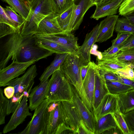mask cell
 Segmentation results:
<instances>
[{"label": "cell", "instance_id": "cell-25", "mask_svg": "<svg viewBox=\"0 0 134 134\" xmlns=\"http://www.w3.org/2000/svg\"><path fill=\"white\" fill-rule=\"evenodd\" d=\"M117 126L112 114L109 113L96 121L94 134H102L105 131Z\"/></svg>", "mask_w": 134, "mask_h": 134}, {"label": "cell", "instance_id": "cell-4", "mask_svg": "<svg viewBox=\"0 0 134 134\" xmlns=\"http://www.w3.org/2000/svg\"><path fill=\"white\" fill-rule=\"evenodd\" d=\"M71 85L60 67L52 75L46 98L51 102L63 101L72 102Z\"/></svg>", "mask_w": 134, "mask_h": 134}, {"label": "cell", "instance_id": "cell-14", "mask_svg": "<svg viewBox=\"0 0 134 134\" xmlns=\"http://www.w3.org/2000/svg\"><path fill=\"white\" fill-rule=\"evenodd\" d=\"M99 27V24H97L86 35L83 44L80 46L77 55L82 65H87L91 61V51L93 45L96 42Z\"/></svg>", "mask_w": 134, "mask_h": 134}, {"label": "cell", "instance_id": "cell-54", "mask_svg": "<svg viewBox=\"0 0 134 134\" xmlns=\"http://www.w3.org/2000/svg\"><path fill=\"white\" fill-rule=\"evenodd\" d=\"M28 5L30 4L34 0H22Z\"/></svg>", "mask_w": 134, "mask_h": 134}, {"label": "cell", "instance_id": "cell-10", "mask_svg": "<svg viewBox=\"0 0 134 134\" xmlns=\"http://www.w3.org/2000/svg\"><path fill=\"white\" fill-rule=\"evenodd\" d=\"M28 98L26 96H23L21 102L13 113L8 122L4 127L3 131V133L14 130L22 123L27 116L32 115L29 111L27 103Z\"/></svg>", "mask_w": 134, "mask_h": 134}, {"label": "cell", "instance_id": "cell-43", "mask_svg": "<svg viewBox=\"0 0 134 134\" xmlns=\"http://www.w3.org/2000/svg\"><path fill=\"white\" fill-rule=\"evenodd\" d=\"M120 51V48L118 47H110L102 53L101 59H105L115 56Z\"/></svg>", "mask_w": 134, "mask_h": 134}, {"label": "cell", "instance_id": "cell-42", "mask_svg": "<svg viewBox=\"0 0 134 134\" xmlns=\"http://www.w3.org/2000/svg\"><path fill=\"white\" fill-rule=\"evenodd\" d=\"M118 76L132 80L134 78L133 69L128 67L126 68L117 71L115 73Z\"/></svg>", "mask_w": 134, "mask_h": 134}, {"label": "cell", "instance_id": "cell-52", "mask_svg": "<svg viewBox=\"0 0 134 134\" xmlns=\"http://www.w3.org/2000/svg\"><path fill=\"white\" fill-rule=\"evenodd\" d=\"M94 5L97 6L98 5L102 0H91Z\"/></svg>", "mask_w": 134, "mask_h": 134}, {"label": "cell", "instance_id": "cell-16", "mask_svg": "<svg viewBox=\"0 0 134 134\" xmlns=\"http://www.w3.org/2000/svg\"><path fill=\"white\" fill-rule=\"evenodd\" d=\"M118 110L117 94L109 93L104 97L97 107L94 109L93 114L97 121L103 116L113 113Z\"/></svg>", "mask_w": 134, "mask_h": 134}, {"label": "cell", "instance_id": "cell-37", "mask_svg": "<svg viewBox=\"0 0 134 134\" xmlns=\"http://www.w3.org/2000/svg\"><path fill=\"white\" fill-rule=\"evenodd\" d=\"M132 34L127 32L118 33L116 37L112 41L111 47H118L120 48L125 44Z\"/></svg>", "mask_w": 134, "mask_h": 134}, {"label": "cell", "instance_id": "cell-24", "mask_svg": "<svg viewBox=\"0 0 134 134\" xmlns=\"http://www.w3.org/2000/svg\"><path fill=\"white\" fill-rule=\"evenodd\" d=\"M36 43L39 47L47 50L53 53H70L66 48L57 43L38 37L35 35Z\"/></svg>", "mask_w": 134, "mask_h": 134}, {"label": "cell", "instance_id": "cell-46", "mask_svg": "<svg viewBox=\"0 0 134 134\" xmlns=\"http://www.w3.org/2000/svg\"><path fill=\"white\" fill-rule=\"evenodd\" d=\"M134 47V33L132 34L125 44L120 48V50Z\"/></svg>", "mask_w": 134, "mask_h": 134}, {"label": "cell", "instance_id": "cell-32", "mask_svg": "<svg viewBox=\"0 0 134 134\" xmlns=\"http://www.w3.org/2000/svg\"><path fill=\"white\" fill-rule=\"evenodd\" d=\"M74 0H51L54 12L62 13L73 4Z\"/></svg>", "mask_w": 134, "mask_h": 134}, {"label": "cell", "instance_id": "cell-18", "mask_svg": "<svg viewBox=\"0 0 134 134\" xmlns=\"http://www.w3.org/2000/svg\"><path fill=\"white\" fill-rule=\"evenodd\" d=\"M63 31L58 21L57 13L53 12L40 22L35 34H52Z\"/></svg>", "mask_w": 134, "mask_h": 134}, {"label": "cell", "instance_id": "cell-49", "mask_svg": "<svg viewBox=\"0 0 134 134\" xmlns=\"http://www.w3.org/2000/svg\"><path fill=\"white\" fill-rule=\"evenodd\" d=\"M90 62L87 65L81 66V74L82 83L88 71L90 65Z\"/></svg>", "mask_w": 134, "mask_h": 134}, {"label": "cell", "instance_id": "cell-13", "mask_svg": "<svg viewBox=\"0 0 134 134\" xmlns=\"http://www.w3.org/2000/svg\"><path fill=\"white\" fill-rule=\"evenodd\" d=\"M65 124L73 134H76L78 129L81 117L72 102L60 101Z\"/></svg>", "mask_w": 134, "mask_h": 134}, {"label": "cell", "instance_id": "cell-39", "mask_svg": "<svg viewBox=\"0 0 134 134\" xmlns=\"http://www.w3.org/2000/svg\"><path fill=\"white\" fill-rule=\"evenodd\" d=\"M23 95L19 97H17L14 95L11 98L8 99L7 115L13 113L21 102Z\"/></svg>", "mask_w": 134, "mask_h": 134}, {"label": "cell", "instance_id": "cell-29", "mask_svg": "<svg viewBox=\"0 0 134 134\" xmlns=\"http://www.w3.org/2000/svg\"><path fill=\"white\" fill-rule=\"evenodd\" d=\"M105 82L109 93L114 94L117 95L133 89L119 81L107 80Z\"/></svg>", "mask_w": 134, "mask_h": 134}, {"label": "cell", "instance_id": "cell-5", "mask_svg": "<svg viewBox=\"0 0 134 134\" xmlns=\"http://www.w3.org/2000/svg\"><path fill=\"white\" fill-rule=\"evenodd\" d=\"M67 131H71L65 124L60 101L51 103L45 112L42 134H63Z\"/></svg>", "mask_w": 134, "mask_h": 134}, {"label": "cell", "instance_id": "cell-30", "mask_svg": "<svg viewBox=\"0 0 134 134\" xmlns=\"http://www.w3.org/2000/svg\"><path fill=\"white\" fill-rule=\"evenodd\" d=\"M114 30L117 33L127 32L134 33V26L124 16L119 18L116 21Z\"/></svg>", "mask_w": 134, "mask_h": 134}, {"label": "cell", "instance_id": "cell-23", "mask_svg": "<svg viewBox=\"0 0 134 134\" xmlns=\"http://www.w3.org/2000/svg\"><path fill=\"white\" fill-rule=\"evenodd\" d=\"M115 57L105 59H100L97 57L96 60L98 66L106 71L115 73L116 71L125 69L128 67L119 62Z\"/></svg>", "mask_w": 134, "mask_h": 134}, {"label": "cell", "instance_id": "cell-40", "mask_svg": "<svg viewBox=\"0 0 134 134\" xmlns=\"http://www.w3.org/2000/svg\"><path fill=\"white\" fill-rule=\"evenodd\" d=\"M122 115L130 134H134V109Z\"/></svg>", "mask_w": 134, "mask_h": 134}, {"label": "cell", "instance_id": "cell-1", "mask_svg": "<svg viewBox=\"0 0 134 134\" xmlns=\"http://www.w3.org/2000/svg\"><path fill=\"white\" fill-rule=\"evenodd\" d=\"M0 50V70L4 68L9 61L25 62H36L52 55L53 53L38 47L35 34L23 36L20 32L9 35Z\"/></svg>", "mask_w": 134, "mask_h": 134}, {"label": "cell", "instance_id": "cell-9", "mask_svg": "<svg viewBox=\"0 0 134 134\" xmlns=\"http://www.w3.org/2000/svg\"><path fill=\"white\" fill-rule=\"evenodd\" d=\"M46 98L41 104L35 110L31 120L25 129L18 133L19 134H42L44 115L46 110L51 103Z\"/></svg>", "mask_w": 134, "mask_h": 134}, {"label": "cell", "instance_id": "cell-36", "mask_svg": "<svg viewBox=\"0 0 134 134\" xmlns=\"http://www.w3.org/2000/svg\"><path fill=\"white\" fill-rule=\"evenodd\" d=\"M134 10V0H124L118 9L119 14L125 16Z\"/></svg>", "mask_w": 134, "mask_h": 134}, {"label": "cell", "instance_id": "cell-34", "mask_svg": "<svg viewBox=\"0 0 134 134\" xmlns=\"http://www.w3.org/2000/svg\"><path fill=\"white\" fill-rule=\"evenodd\" d=\"M8 99L4 96L2 89H0V125L5 123V118L7 115Z\"/></svg>", "mask_w": 134, "mask_h": 134}, {"label": "cell", "instance_id": "cell-20", "mask_svg": "<svg viewBox=\"0 0 134 134\" xmlns=\"http://www.w3.org/2000/svg\"><path fill=\"white\" fill-rule=\"evenodd\" d=\"M124 0H115L107 3L96 6L95 12L91 18L98 20L100 18L115 15L117 14Z\"/></svg>", "mask_w": 134, "mask_h": 134}, {"label": "cell", "instance_id": "cell-50", "mask_svg": "<svg viewBox=\"0 0 134 134\" xmlns=\"http://www.w3.org/2000/svg\"><path fill=\"white\" fill-rule=\"evenodd\" d=\"M103 133L123 134L121 131L118 126L115 127L113 128L105 131L102 133V134Z\"/></svg>", "mask_w": 134, "mask_h": 134}, {"label": "cell", "instance_id": "cell-38", "mask_svg": "<svg viewBox=\"0 0 134 134\" xmlns=\"http://www.w3.org/2000/svg\"><path fill=\"white\" fill-rule=\"evenodd\" d=\"M0 23L5 24L12 28L16 33L21 32L15 23L9 17L5 11L4 8L0 6Z\"/></svg>", "mask_w": 134, "mask_h": 134}, {"label": "cell", "instance_id": "cell-51", "mask_svg": "<svg viewBox=\"0 0 134 134\" xmlns=\"http://www.w3.org/2000/svg\"><path fill=\"white\" fill-rule=\"evenodd\" d=\"M124 16L127 18L134 26V10Z\"/></svg>", "mask_w": 134, "mask_h": 134}, {"label": "cell", "instance_id": "cell-15", "mask_svg": "<svg viewBox=\"0 0 134 134\" xmlns=\"http://www.w3.org/2000/svg\"><path fill=\"white\" fill-rule=\"evenodd\" d=\"M89 67L82 83L86 96L90 111L93 113L94 92L95 83V68L96 64L94 62H90Z\"/></svg>", "mask_w": 134, "mask_h": 134}, {"label": "cell", "instance_id": "cell-7", "mask_svg": "<svg viewBox=\"0 0 134 134\" xmlns=\"http://www.w3.org/2000/svg\"><path fill=\"white\" fill-rule=\"evenodd\" d=\"M39 37L55 42L67 49L71 54L77 55L80 46L77 37L71 32L63 31L52 34H35Z\"/></svg>", "mask_w": 134, "mask_h": 134}, {"label": "cell", "instance_id": "cell-41", "mask_svg": "<svg viewBox=\"0 0 134 134\" xmlns=\"http://www.w3.org/2000/svg\"><path fill=\"white\" fill-rule=\"evenodd\" d=\"M97 68L100 76L105 81H119V76L115 73L101 69L99 68L97 65Z\"/></svg>", "mask_w": 134, "mask_h": 134}, {"label": "cell", "instance_id": "cell-22", "mask_svg": "<svg viewBox=\"0 0 134 134\" xmlns=\"http://www.w3.org/2000/svg\"><path fill=\"white\" fill-rule=\"evenodd\" d=\"M118 109L122 114L134 109V89L117 94Z\"/></svg>", "mask_w": 134, "mask_h": 134}, {"label": "cell", "instance_id": "cell-2", "mask_svg": "<svg viewBox=\"0 0 134 134\" xmlns=\"http://www.w3.org/2000/svg\"><path fill=\"white\" fill-rule=\"evenodd\" d=\"M28 6L30 11L20 32L23 36L35 34L40 22L54 12L51 0H34Z\"/></svg>", "mask_w": 134, "mask_h": 134}, {"label": "cell", "instance_id": "cell-33", "mask_svg": "<svg viewBox=\"0 0 134 134\" xmlns=\"http://www.w3.org/2000/svg\"><path fill=\"white\" fill-rule=\"evenodd\" d=\"M9 17L15 23L18 27L20 29L22 28L25 19L16 12L10 7L7 6L4 8Z\"/></svg>", "mask_w": 134, "mask_h": 134}, {"label": "cell", "instance_id": "cell-44", "mask_svg": "<svg viewBox=\"0 0 134 134\" xmlns=\"http://www.w3.org/2000/svg\"><path fill=\"white\" fill-rule=\"evenodd\" d=\"M17 33L16 31L9 25L3 23H0V37Z\"/></svg>", "mask_w": 134, "mask_h": 134}, {"label": "cell", "instance_id": "cell-27", "mask_svg": "<svg viewBox=\"0 0 134 134\" xmlns=\"http://www.w3.org/2000/svg\"><path fill=\"white\" fill-rule=\"evenodd\" d=\"M115 58L120 63L134 69V47L120 50Z\"/></svg>", "mask_w": 134, "mask_h": 134}, {"label": "cell", "instance_id": "cell-8", "mask_svg": "<svg viewBox=\"0 0 134 134\" xmlns=\"http://www.w3.org/2000/svg\"><path fill=\"white\" fill-rule=\"evenodd\" d=\"M34 60L25 62L14 60L8 66L0 70V86L4 87L10 81L24 73L27 69L35 63Z\"/></svg>", "mask_w": 134, "mask_h": 134}, {"label": "cell", "instance_id": "cell-45", "mask_svg": "<svg viewBox=\"0 0 134 134\" xmlns=\"http://www.w3.org/2000/svg\"><path fill=\"white\" fill-rule=\"evenodd\" d=\"M76 134H94L87 127L82 120L80 121Z\"/></svg>", "mask_w": 134, "mask_h": 134}, {"label": "cell", "instance_id": "cell-55", "mask_svg": "<svg viewBox=\"0 0 134 134\" xmlns=\"http://www.w3.org/2000/svg\"><path fill=\"white\" fill-rule=\"evenodd\" d=\"M132 80H133L134 81V78H133V79Z\"/></svg>", "mask_w": 134, "mask_h": 134}, {"label": "cell", "instance_id": "cell-26", "mask_svg": "<svg viewBox=\"0 0 134 134\" xmlns=\"http://www.w3.org/2000/svg\"><path fill=\"white\" fill-rule=\"evenodd\" d=\"M68 53L56 54L53 61L45 69L40 77V81L48 79L49 77L57 70L60 67Z\"/></svg>", "mask_w": 134, "mask_h": 134}, {"label": "cell", "instance_id": "cell-35", "mask_svg": "<svg viewBox=\"0 0 134 134\" xmlns=\"http://www.w3.org/2000/svg\"><path fill=\"white\" fill-rule=\"evenodd\" d=\"M112 114L116 121L117 126L121 130L123 133L130 134L122 114L118 109Z\"/></svg>", "mask_w": 134, "mask_h": 134}, {"label": "cell", "instance_id": "cell-11", "mask_svg": "<svg viewBox=\"0 0 134 134\" xmlns=\"http://www.w3.org/2000/svg\"><path fill=\"white\" fill-rule=\"evenodd\" d=\"M71 86L73 96L72 103L82 120L87 127L94 134L96 120L94 114L84 104L74 86L72 85Z\"/></svg>", "mask_w": 134, "mask_h": 134}, {"label": "cell", "instance_id": "cell-6", "mask_svg": "<svg viewBox=\"0 0 134 134\" xmlns=\"http://www.w3.org/2000/svg\"><path fill=\"white\" fill-rule=\"evenodd\" d=\"M37 75L36 66L35 64L32 65L23 76L10 81L6 86L14 87L15 92L14 96L17 97L23 95L25 92L30 94L34 83V79Z\"/></svg>", "mask_w": 134, "mask_h": 134}, {"label": "cell", "instance_id": "cell-47", "mask_svg": "<svg viewBox=\"0 0 134 134\" xmlns=\"http://www.w3.org/2000/svg\"><path fill=\"white\" fill-rule=\"evenodd\" d=\"M15 89L12 86H8L5 88L4 90V94L8 99L11 98L15 93Z\"/></svg>", "mask_w": 134, "mask_h": 134}, {"label": "cell", "instance_id": "cell-31", "mask_svg": "<svg viewBox=\"0 0 134 134\" xmlns=\"http://www.w3.org/2000/svg\"><path fill=\"white\" fill-rule=\"evenodd\" d=\"M74 8L73 4L63 12L57 13V19L63 31H66L70 21Z\"/></svg>", "mask_w": 134, "mask_h": 134}, {"label": "cell", "instance_id": "cell-53", "mask_svg": "<svg viewBox=\"0 0 134 134\" xmlns=\"http://www.w3.org/2000/svg\"><path fill=\"white\" fill-rule=\"evenodd\" d=\"M114 0H102L100 3L98 5L103 4L111 2H112Z\"/></svg>", "mask_w": 134, "mask_h": 134}, {"label": "cell", "instance_id": "cell-3", "mask_svg": "<svg viewBox=\"0 0 134 134\" xmlns=\"http://www.w3.org/2000/svg\"><path fill=\"white\" fill-rule=\"evenodd\" d=\"M82 65L78 55L69 53L60 68L65 78L75 87L82 100L90 109L82 85L81 74V67Z\"/></svg>", "mask_w": 134, "mask_h": 134}, {"label": "cell", "instance_id": "cell-17", "mask_svg": "<svg viewBox=\"0 0 134 134\" xmlns=\"http://www.w3.org/2000/svg\"><path fill=\"white\" fill-rule=\"evenodd\" d=\"M50 79L42 81L31 89L29 97V107L31 110H35L46 98Z\"/></svg>", "mask_w": 134, "mask_h": 134}, {"label": "cell", "instance_id": "cell-21", "mask_svg": "<svg viewBox=\"0 0 134 134\" xmlns=\"http://www.w3.org/2000/svg\"><path fill=\"white\" fill-rule=\"evenodd\" d=\"M95 83L94 92L93 108L94 110L100 103L104 97L109 93L105 81L100 76L96 64L95 68Z\"/></svg>", "mask_w": 134, "mask_h": 134}, {"label": "cell", "instance_id": "cell-19", "mask_svg": "<svg viewBox=\"0 0 134 134\" xmlns=\"http://www.w3.org/2000/svg\"><path fill=\"white\" fill-rule=\"evenodd\" d=\"M118 15L108 16L101 21L99 24V30L96 42L106 41L113 35Z\"/></svg>", "mask_w": 134, "mask_h": 134}, {"label": "cell", "instance_id": "cell-12", "mask_svg": "<svg viewBox=\"0 0 134 134\" xmlns=\"http://www.w3.org/2000/svg\"><path fill=\"white\" fill-rule=\"evenodd\" d=\"M74 8L66 31L71 32L77 30L82 23L85 14L94 5L91 0H74Z\"/></svg>", "mask_w": 134, "mask_h": 134}, {"label": "cell", "instance_id": "cell-48", "mask_svg": "<svg viewBox=\"0 0 134 134\" xmlns=\"http://www.w3.org/2000/svg\"><path fill=\"white\" fill-rule=\"evenodd\" d=\"M119 81L134 89V81L132 80L119 76Z\"/></svg>", "mask_w": 134, "mask_h": 134}, {"label": "cell", "instance_id": "cell-28", "mask_svg": "<svg viewBox=\"0 0 134 134\" xmlns=\"http://www.w3.org/2000/svg\"><path fill=\"white\" fill-rule=\"evenodd\" d=\"M25 20L30 11L29 6L22 0H3Z\"/></svg>", "mask_w": 134, "mask_h": 134}]
</instances>
